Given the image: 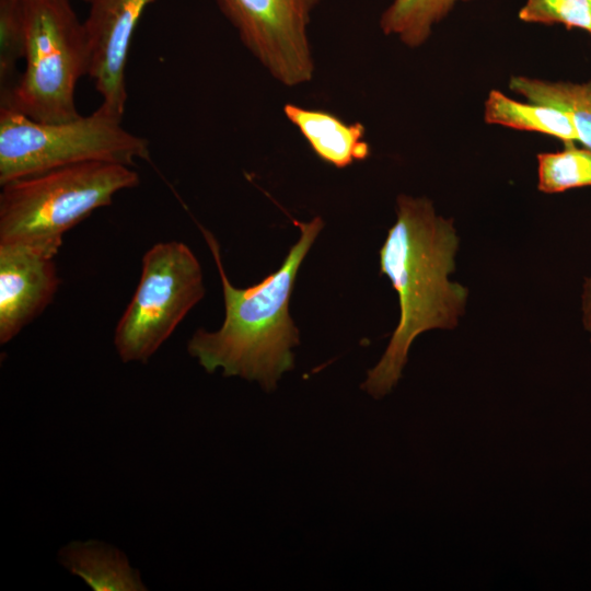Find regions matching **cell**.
<instances>
[{
  "instance_id": "ffe728a7",
  "label": "cell",
  "mask_w": 591,
  "mask_h": 591,
  "mask_svg": "<svg viewBox=\"0 0 591 591\" xmlns=\"http://www.w3.org/2000/svg\"><path fill=\"white\" fill-rule=\"evenodd\" d=\"M591 1V0H590Z\"/></svg>"
},
{
  "instance_id": "30bf717a",
  "label": "cell",
  "mask_w": 591,
  "mask_h": 591,
  "mask_svg": "<svg viewBox=\"0 0 591 591\" xmlns=\"http://www.w3.org/2000/svg\"><path fill=\"white\" fill-rule=\"evenodd\" d=\"M282 111L323 162L344 169L369 158L370 146L364 140L362 124H349L331 112L292 103L285 104Z\"/></svg>"
},
{
  "instance_id": "277c9868",
  "label": "cell",
  "mask_w": 591,
  "mask_h": 591,
  "mask_svg": "<svg viewBox=\"0 0 591 591\" xmlns=\"http://www.w3.org/2000/svg\"><path fill=\"white\" fill-rule=\"evenodd\" d=\"M25 70L1 106L40 123L80 117L76 86L89 74L83 22L69 0H21Z\"/></svg>"
},
{
  "instance_id": "5bb4252c",
  "label": "cell",
  "mask_w": 591,
  "mask_h": 591,
  "mask_svg": "<svg viewBox=\"0 0 591 591\" xmlns=\"http://www.w3.org/2000/svg\"><path fill=\"white\" fill-rule=\"evenodd\" d=\"M457 1L465 0H393L381 15V30L408 47H418Z\"/></svg>"
},
{
  "instance_id": "7c38bea8",
  "label": "cell",
  "mask_w": 591,
  "mask_h": 591,
  "mask_svg": "<svg viewBox=\"0 0 591 591\" xmlns=\"http://www.w3.org/2000/svg\"><path fill=\"white\" fill-rule=\"evenodd\" d=\"M484 118L488 124L545 134L564 143L578 141L576 128L567 113L549 105L521 103L497 90L488 94Z\"/></svg>"
},
{
  "instance_id": "3957f363",
  "label": "cell",
  "mask_w": 591,
  "mask_h": 591,
  "mask_svg": "<svg viewBox=\"0 0 591 591\" xmlns=\"http://www.w3.org/2000/svg\"><path fill=\"white\" fill-rule=\"evenodd\" d=\"M139 184L130 166L93 161L21 177L1 185L0 243L57 255L63 235L115 194Z\"/></svg>"
},
{
  "instance_id": "5b68a950",
  "label": "cell",
  "mask_w": 591,
  "mask_h": 591,
  "mask_svg": "<svg viewBox=\"0 0 591 591\" xmlns=\"http://www.w3.org/2000/svg\"><path fill=\"white\" fill-rule=\"evenodd\" d=\"M149 155L148 140L102 107L72 120L40 123L0 106V185L84 162L132 166Z\"/></svg>"
},
{
  "instance_id": "52a82bcc",
  "label": "cell",
  "mask_w": 591,
  "mask_h": 591,
  "mask_svg": "<svg viewBox=\"0 0 591 591\" xmlns=\"http://www.w3.org/2000/svg\"><path fill=\"white\" fill-rule=\"evenodd\" d=\"M240 40L279 83L293 88L313 79L309 25L322 0H216Z\"/></svg>"
},
{
  "instance_id": "2e32d148",
  "label": "cell",
  "mask_w": 591,
  "mask_h": 591,
  "mask_svg": "<svg viewBox=\"0 0 591 591\" xmlns=\"http://www.w3.org/2000/svg\"><path fill=\"white\" fill-rule=\"evenodd\" d=\"M21 58H24L21 0H0L1 96L13 88L11 81Z\"/></svg>"
},
{
  "instance_id": "9a60e30c",
  "label": "cell",
  "mask_w": 591,
  "mask_h": 591,
  "mask_svg": "<svg viewBox=\"0 0 591 591\" xmlns=\"http://www.w3.org/2000/svg\"><path fill=\"white\" fill-rule=\"evenodd\" d=\"M537 188L546 194L591 186V150L565 142L558 152L537 154Z\"/></svg>"
},
{
  "instance_id": "7a4b0ae2",
  "label": "cell",
  "mask_w": 591,
  "mask_h": 591,
  "mask_svg": "<svg viewBox=\"0 0 591 591\" xmlns=\"http://www.w3.org/2000/svg\"><path fill=\"white\" fill-rule=\"evenodd\" d=\"M281 267L248 288H236L228 279L215 236L200 228L213 255L222 282L225 316L216 332L197 329L187 350L209 373L221 368L225 376L257 381L266 392L276 389L281 374L293 368L291 348L299 332L289 314V300L300 265L323 228L315 217L303 223Z\"/></svg>"
},
{
  "instance_id": "d6986e66",
  "label": "cell",
  "mask_w": 591,
  "mask_h": 591,
  "mask_svg": "<svg viewBox=\"0 0 591 591\" xmlns=\"http://www.w3.org/2000/svg\"><path fill=\"white\" fill-rule=\"evenodd\" d=\"M85 1H89V0H85Z\"/></svg>"
},
{
  "instance_id": "9c48e42d",
  "label": "cell",
  "mask_w": 591,
  "mask_h": 591,
  "mask_svg": "<svg viewBox=\"0 0 591 591\" xmlns=\"http://www.w3.org/2000/svg\"><path fill=\"white\" fill-rule=\"evenodd\" d=\"M59 277L54 257L0 243V343L13 339L53 301Z\"/></svg>"
},
{
  "instance_id": "ac0fdd59",
  "label": "cell",
  "mask_w": 591,
  "mask_h": 591,
  "mask_svg": "<svg viewBox=\"0 0 591 591\" xmlns=\"http://www.w3.org/2000/svg\"><path fill=\"white\" fill-rule=\"evenodd\" d=\"M581 310L583 326L591 333V276L584 280Z\"/></svg>"
},
{
  "instance_id": "4fadbf2b",
  "label": "cell",
  "mask_w": 591,
  "mask_h": 591,
  "mask_svg": "<svg viewBox=\"0 0 591 591\" xmlns=\"http://www.w3.org/2000/svg\"><path fill=\"white\" fill-rule=\"evenodd\" d=\"M509 88L529 102L554 106L567 113L576 128L578 141L591 150V81L553 82L513 76Z\"/></svg>"
},
{
  "instance_id": "8fae6325",
  "label": "cell",
  "mask_w": 591,
  "mask_h": 591,
  "mask_svg": "<svg viewBox=\"0 0 591 591\" xmlns=\"http://www.w3.org/2000/svg\"><path fill=\"white\" fill-rule=\"evenodd\" d=\"M58 560L95 591L147 590L127 556L104 542H71L59 551Z\"/></svg>"
},
{
  "instance_id": "8992f818",
  "label": "cell",
  "mask_w": 591,
  "mask_h": 591,
  "mask_svg": "<svg viewBox=\"0 0 591 591\" xmlns=\"http://www.w3.org/2000/svg\"><path fill=\"white\" fill-rule=\"evenodd\" d=\"M201 267L184 243L160 242L142 257L136 291L115 328L123 362H147L204 298Z\"/></svg>"
},
{
  "instance_id": "6da1fadb",
  "label": "cell",
  "mask_w": 591,
  "mask_h": 591,
  "mask_svg": "<svg viewBox=\"0 0 591 591\" xmlns=\"http://www.w3.org/2000/svg\"><path fill=\"white\" fill-rule=\"evenodd\" d=\"M396 202V221L380 250V271L398 294L399 321L361 385L375 398L397 384L415 338L430 329L455 328L468 298L465 286L449 280L459 248L453 219L437 215L425 197L399 195Z\"/></svg>"
},
{
  "instance_id": "ba28073f",
  "label": "cell",
  "mask_w": 591,
  "mask_h": 591,
  "mask_svg": "<svg viewBox=\"0 0 591 591\" xmlns=\"http://www.w3.org/2000/svg\"><path fill=\"white\" fill-rule=\"evenodd\" d=\"M154 0H89L83 22L89 76L102 96L100 107L121 118L127 102L126 66L132 34Z\"/></svg>"
},
{
  "instance_id": "e0dca14e",
  "label": "cell",
  "mask_w": 591,
  "mask_h": 591,
  "mask_svg": "<svg viewBox=\"0 0 591 591\" xmlns=\"http://www.w3.org/2000/svg\"><path fill=\"white\" fill-rule=\"evenodd\" d=\"M519 18L528 23L563 24L591 33L590 0H526Z\"/></svg>"
}]
</instances>
